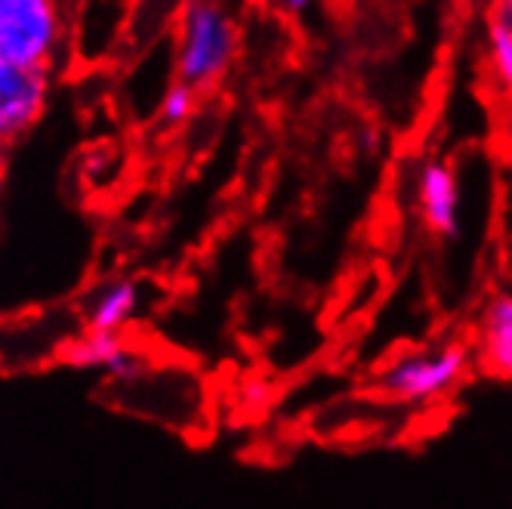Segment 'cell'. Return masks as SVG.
<instances>
[{
    "mask_svg": "<svg viewBox=\"0 0 512 509\" xmlns=\"http://www.w3.org/2000/svg\"><path fill=\"white\" fill-rule=\"evenodd\" d=\"M238 22L223 0H186L176 28V81L201 90L216 87L238 56Z\"/></svg>",
    "mask_w": 512,
    "mask_h": 509,
    "instance_id": "6da1fadb",
    "label": "cell"
},
{
    "mask_svg": "<svg viewBox=\"0 0 512 509\" xmlns=\"http://www.w3.org/2000/svg\"><path fill=\"white\" fill-rule=\"evenodd\" d=\"M65 0H0V59L50 71L65 50Z\"/></svg>",
    "mask_w": 512,
    "mask_h": 509,
    "instance_id": "7a4b0ae2",
    "label": "cell"
},
{
    "mask_svg": "<svg viewBox=\"0 0 512 509\" xmlns=\"http://www.w3.org/2000/svg\"><path fill=\"white\" fill-rule=\"evenodd\" d=\"M469 371V346L442 343L398 355L377 374V395L398 405H429L457 389Z\"/></svg>",
    "mask_w": 512,
    "mask_h": 509,
    "instance_id": "3957f363",
    "label": "cell"
},
{
    "mask_svg": "<svg viewBox=\"0 0 512 509\" xmlns=\"http://www.w3.org/2000/svg\"><path fill=\"white\" fill-rule=\"evenodd\" d=\"M50 71L22 68L0 59V142H16L34 130L50 105Z\"/></svg>",
    "mask_w": 512,
    "mask_h": 509,
    "instance_id": "277c9868",
    "label": "cell"
},
{
    "mask_svg": "<svg viewBox=\"0 0 512 509\" xmlns=\"http://www.w3.org/2000/svg\"><path fill=\"white\" fill-rule=\"evenodd\" d=\"M417 210L423 226L435 235L454 241L460 235V179L442 158H429L417 170Z\"/></svg>",
    "mask_w": 512,
    "mask_h": 509,
    "instance_id": "5b68a950",
    "label": "cell"
},
{
    "mask_svg": "<svg viewBox=\"0 0 512 509\" xmlns=\"http://www.w3.org/2000/svg\"><path fill=\"white\" fill-rule=\"evenodd\" d=\"M65 361L81 371H102L112 380H133L142 371V358L130 349L124 334L84 331L65 346Z\"/></svg>",
    "mask_w": 512,
    "mask_h": 509,
    "instance_id": "8992f818",
    "label": "cell"
},
{
    "mask_svg": "<svg viewBox=\"0 0 512 509\" xmlns=\"http://www.w3.org/2000/svg\"><path fill=\"white\" fill-rule=\"evenodd\" d=\"M139 306H142V294L136 281L130 278L102 281L84 303V327L99 334H124L136 321Z\"/></svg>",
    "mask_w": 512,
    "mask_h": 509,
    "instance_id": "52a82bcc",
    "label": "cell"
},
{
    "mask_svg": "<svg viewBox=\"0 0 512 509\" xmlns=\"http://www.w3.org/2000/svg\"><path fill=\"white\" fill-rule=\"evenodd\" d=\"M482 361L503 380H512V294H494L482 312Z\"/></svg>",
    "mask_w": 512,
    "mask_h": 509,
    "instance_id": "ba28073f",
    "label": "cell"
},
{
    "mask_svg": "<svg viewBox=\"0 0 512 509\" xmlns=\"http://www.w3.org/2000/svg\"><path fill=\"white\" fill-rule=\"evenodd\" d=\"M485 47H488V65L497 87L512 96V25L500 16H491L488 34H485Z\"/></svg>",
    "mask_w": 512,
    "mask_h": 509,
    "instance_id": "9c48e42d",
    "label": "cell"
},
{
    "mask_svg": "<svg viewBox=\"0 0 512 509\" xmlns=\"http://www.w3.org/2000/svg\"><path fill=\"white\" fill-rule=\"evenodd\" d=\"M195 108H198V90L182 81H173L158 102V115L167 127H179L195 115Z\"/></svg>",
    "mask_w": 512,
    "mask_h": 509,
    "instance_id": "30bf717a",
    "label": "cell"
},
{
    "mask_svg": "<svg viewBox=\"0 0 512 509\" xmlns=\"http://www.w3.org/2000/svg\"><path fill=\"white\" fill-rule=\"evenodd\" d=\"M275 4H278L284 13H290V16H303L306 10H312L315 0H275Z\"/></svg>",
    "mask_w": 512,
    "mask_h": 509,
    "instance_id": "8fae6325",
    "label": "cell"
},
{
    "mask_svg": "<svg viewBox=\"0 0 512 509\" xmlns=\"http://www.w3.org/2000/svg\"><path fill=\"white\" fill-rule=\"evenodd\" d=\"M7 173H10V145L0 142V195L7 189Z\"/></svg>",
    "mask_w": 512,
    "mask_h": 509,
    "instance_id": "7c38bea8",
    "label": "cell"
},
{
    "mask_svg": "<svg viewBox=\"0 0 512 509\" xmlns=\"http://www.w3.org/2000/svg\"><path fill=\"white\" fill-rule=\"evenodd\" d=\"M497 16L512 22V0H497Z\"/></svg>",
    "mask_w": 512,
    "mask_h": 509,
    "instance_id": "4fadbf2b",
    "label": "cell"
},
{
    "mask_svg": "<svg viewBox=\"0 0 512 509\" xmlns=\"http://www.w3.org/2000/svg\"><path fill=\"white\" fill-rule=\"evenodd\" d=\"M250 7H269V4H275V0H247Z\"/></svg>",
    "mask_w": 512,
    "mask_h": 509,
    "instance_id": "5bb4252c",
    "label": "cell"
},
{
    "mask_svg": "<svg viewBox=\"0 0 512 509\" xmlns=\"http://www.w3.org/2000/svg\"><path fill=\"white\" fill-rule=\"evenodd\" d=\"M494 16H497V13H494ZM506 22H509V19H506ZM509 25H512V22H509Z\"/></svg>",
    "mask_w": 512,
    "mask_h": 509,
    "instance_id": "9a60e30c",
    "label": "cell"
}]
</instances>
